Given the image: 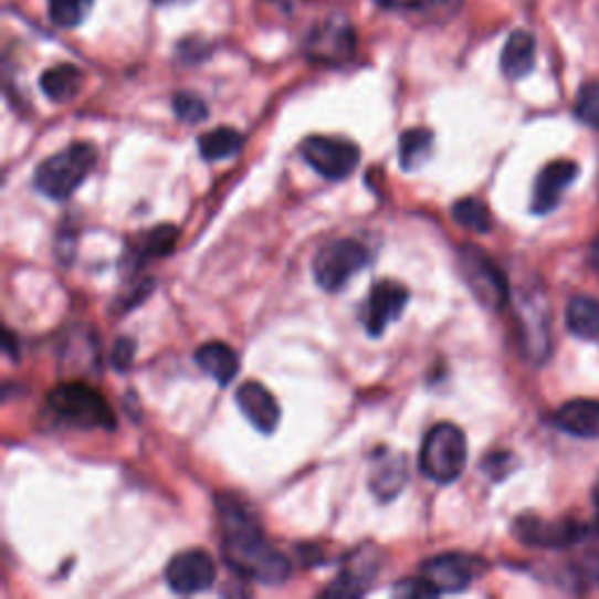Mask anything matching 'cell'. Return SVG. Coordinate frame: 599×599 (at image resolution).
Here are the masks:
<instances>
[{"mask_svg":"<svg viewBox=\"0 0 599 599\" xmlns=\"http://www.w3.org/2000/svg\"><path fill=\"white\" fill-rule=\"evenodd\" d=\"M216 511L218 521H221V550L228 567L255 584H284L293 571L288 557L267 542L261 525H258L242 498H237L234 494H221L216 498Z\"/></svg>","mask_w":599,"mask_h":599,"instance_id":"6da1fadb","label":"cell"},{"mask_svg":"<svg viewBox=\"0 0 599 599\" xmlns=\"http://www.w3.org/2000/svg\"><path fill=\"white\" fill-rule=\"evenodd\" d=\"M96 148L92 144H71L69 148L50 155L38 165L33 183L38 192H43L56 202H64L80 186H83L96 167Z\"/></svg>","mask_w":599,"mask_h":599,"instance_id":"7a4b0ae2","label":"cell"},{"mask_svg":"<svg viewBox=\"0 0 599 599\" xmlns=\"http://www.w3.org/2000/svg\"><path fill=\"white\" fill-rule=\"evenodd\" d=\"M48 406L54 417L75 429H115V414L106 398L85 382H66L50 391Z\"/></svg>","mask_w":599,"mask_h":599,"instance_id":"3957f363","label":"cell"},{"mask_svg":"<svg viewBox=\"0 0 599 599\" xmlns=\"http://www.w3.org/2000/svg\"><path fill=\"white\" fill-rule=\"evenodd\" d=\"M466 459L469 448L464 431L450 422H441L431 427L424 438L422 450H419V469H422L429 481L438 485H450L464 473Z\"/></svg>","mask_w":599,"mask_h":599,"instance_id":"277c9868","label":"cell"},{"mask_svg":"<svg viewBox=\"0 0 599 599\" xmlns=\"http://www.w3.org/2000/svg\"><path fill=\"white\" fill-rule=\"evenodd\" d=\"M370 265V251L354 242V239H339L324 249H318L312 263L314 282L328 293L345 288L349 279Z\"/></svg>","mask_w":599,"mask_h":599,"instance_id":"5b68a950","label":"cell"},{"mask_svg":"<svg viewBox=\"0 0 599 599\" xmlns=\"http://www.w3.org/2000/svg\"><path fill=\"white\" fill-rule=\"evenodd\" d=\"M459 270H462L469 291L483 307L496 312L508 303V284L504 272L481 249L464 246L459 251Z\"/></svg>","mask_w":599,"mask_h":599,"instance_id":"8992f818","label":"cell"},{"mask_svg":"<svg viewBox=\"0 0 599 599\" xmlns=\"http://www.w3.org/2000/svg\"><path fill=\"white\" fill-rule=\"evenodd\" d=\"M305 162L328 181H343L361 162V150L356 144L339 136H309L300 146Z\"/></svg>","mask_w":599,"mask_h":599,"instance_id":"52a82bcc","label":"cell"},{"mask_svg":"<svg viewBox=\"0 0 599 599\" xmlns=\"http://www.w3.org/2000/svg\"><path fill=\"white\" fill-rule=\"evenodd\" d=\"M477 569H481V560H475V557L464 553H443L424 560L419 567V576L429 581L438 595H443L466 590L473 584Z\"/></svg>","mask_w":599,"mask_h":599,"instance_id":"ba28073f","label":"cell"},{"mask_svg":"<svg viewBox=\"0 0 599 599\" xmlns=\"http://www.w3.org/2000/svg\"><path fill=\"white\" fill-rule=\"evenodd\" d=\"M167 586L176 595H195L202 592L213 586L216 581V565L211 560V555L192 548L174 555L167 569H165Z\"/></svg>","mask_w":599,"mask_h":599,"instance_id":"9c48e42d","label":"cell"},{"mask_svg":"<svg viewBox=\"0 0 599 599\" xmlns=\"http://www.w3.org/2000/svg\"><path fill=\"white\" fill-rule=\"evenodd\" d=\"M305 52L316 64H345L356 52V33L343 19H330L309 33Z\"/></svg>","mask_w":599,"mask_h":599,"instance_id":"30bf717a","label":"cell"},{"mask_svg":"<svg viewBox=\"0 0 599 599\" xmlns=\"http://www.w3.org/2000/svg\"><path fill=\"white\" fill-rule=\"evenodd\" d=\"M408 300H410V293L403 284L389 282V279L377 282L370 288L368 303L364 309V324H366L368 335L379 337L393 322H398L403 309L408 307Z\"/></svg>","mask_w":599,"mask_h":599,"instance_id":"8fae6325","label":"cell"},{"mask_svg":"<svg viewBox=\"0 0 599 599\" xmlns=\"http://www.w3.org/2000/svg\"><path fill=\"white\" fill-rule=\"evenodd\" d=\"M513 532L525 546L538 548H569L581 542L586 534V529L578 523H548L536 515L517 517Z\"/></svg>","mask_w":599,"mask_h":599,"instance_id":"7c38bea8","label":"cell"},{"mask_svg":"<svg viewBox=\"0 0 599 599\" xmlns=\"http://www.w3.org/2000/svg\"><path fill=\"white\" fill-rule=\"evenodd\" d=\"M377 569H379V550L375 546L358 548L347 557L343 571L337 574V578L324 590V595L326 597L364 595L375 581Z\"/></svg>","mask_w":599,"mask_h":599,"instance_id":"4fadbf2b","label":"cell"},{"mask_svg":"<svg viewBox=\"0 0 599 599\" xmlns=\"http://www.w3.org/2000/svg\"><path fill=\"white\" fill-rule=\"evenodd\" d=\"M578 165L571 159H555L546 165L536 176L534 195H532V211L534 213H550L560 199L565 197L567 188L576 181Z\"/></svg>","mask_w":599,"mask_h":599,"instance_id":"5bb4252c","label":"cell"},{"mask_svg":"<svg viewBox=\"0 0 599 599\" xmlns=\"http://www.w3.org/2000/svg\"><path fill=\"white\" fill-rule=\"evenodd\" d=\"M523 324V345L532 361L542 364L550 354V318L544 297H525L521 309Z\"/></svg>","mask_w":599,"mask_h":599,"instance_id":"9a60e30c","label":"cell"},{"mask_svg":"<svg viewBox=\"0 0 599 599\" xmlns=\"http://www.w3.org/2000/svg\"><path fill=\"white\" fill-rule=\"evenodd\" d=\"M234 401L258 431L261 433L276 431L279 419H282V410H279L276 398L270 393V389H265L261 382H244L237 389Z\"/></svg>","mask_w":599,"mask_h":599,"instance_id":"2e32d148","label":"cell"},{"mask_svg":"<svg viewBox=\"0 0 599 599\" xmlns=\"http://www.w3.org/2000/svg\"><path fill=\"white\" fill-rule=\"evenodd\" d=\"M408 456L401 452H379L370 469L368 485L379 502H391L408 485Z\"/></svg>","mask_w":599,"mask_h":599,"instance_id":"e0dca14e","label":"cell"},{"mask_svg":"<svg viewBox=\"0 0 599 599\" xmlns=\"http://www.w3.org/2000/svg\"><path fill=\"white\" fill-rule=\"evenodd\" d=\"M555 424L578 438H599V401L576 398L555 412Z\"/></svg>","mask_w":599,"mask_h":599,"instance_id":"ac0fdd59","label":"cell"},{"mask_svg":"<svg viewBox=\"0 0 599 599\" xmlns=\"http://www.w3.org/2000/svg\"><path fill=\"white\" fill-rule=\"evenodd\" d=\"M197 366L202 368L209 377H213L218 385L225 387L239 372V356L225 343H207L195 354Z\"/></svg>","mask_w":599,"mask_h":599,"instance_id":"d6986e66","label":"cell"},{"mask_svg":"<svg viewBox=\"0 0 599 599\" xmlns=\"http://www.w3.org/2000/svg\"><path fill=\"white\" fill-rule=\"evenodd\" d=\"M85 85V73L73 64H59L40 75V90L54 104H69Z\"/></svg>","mask_w":599,"mask_h":599,"instance_id":"ffe728a7","label":"cell"},{"mask_svg":"<svg viewBox=\"0 0 599 599\" xmlns=\"http://www.w3.org/2000/svg\"><path fill=\"white\" fill-rule=\"evenodd\" d=\"M536 59V40L527 31H515L502 52V71L511 80H523L532 73Z\"/></svg>","mask_w":599,"mask_h":599,"instance_id":"44dd1931","label":"cell"},{"mask_svg":"<svg viewBox=\"0 0 599 599\" xmlns=\"http://www.w3.org/2000/svg\"><path fill=\"white\" fill-rule=\"evenodd\" d=\"M567 328L581 339H599V303L586 295H576L567 305Z\"/></svg>","mask_w":599,"mask_h":599,"instance_id":"7402d4cb","label":"cell"},{"mask_svg":"<svg viewBox=\"0 0 599 599\" xmlns=\"http://www.w3.org/2000/svg\"><path fill=\"white\" fill-rule=\"evenodd\" d=\"M197 146L202 159H207V162H218V159L234 157L239 150H242L244 136L232 127H216L199 136Z\"/></svg>","mask_w":599,"mask_h":599,"instance_id":"603a6c76","label":"cell"},{"mask_svg":"<svg viewBox=\"0 0 599 599\" xmlns=\"http://www.w3.org/2000/svg\"><path fill=\"white\" fill-rule=\"evenodd\" d=\"M433 146V134L427 129H408L401 136V144H398V157H401V167L406 171H417L427 159L431 157Z\"/></svg>","mask_w":599,"mask_h":599,"instance_id":"cb8c5ba5","label":"cell"},{"mask_svg":"<svg viewBox=\"0 0 599 599\" xmlns=\"http://www.w3.org/2000/svg\"><path fill=\"white\" fill-rule=\"evenodd\" d=\"M178 242V230L174 225H159L153 232L146 234L141 244L136 246V265H146L157 258H165L176 249Z\"/></svg>","mask_w":599,"mask_h":599,"instance_id":"d4e9b609","label":"cell"},{"mask_svg":"<svg viewBox=\"0 0 599 599\" xmlns=\"http://www.w3.org/2000/svg\"><path fill=\"white\" fill-rule=\"evenodd\" d=\"M452 216L459 225L471 230V232L485 234L492 230V216L481 199H475V197L459 199L452 209Z\"/></svg>","mask_w":599,"mask_h":599,"instance_id":"484cf974","label":"cell"},{"mask_svg":"<svg viewBox=\"0 0 599 599\" xmlns=\"http://www.w3.org/2000/svg\"><path fill=\"white\" fill-rule=\"evenodd\" d=\"M94 0H48L50 19L59 29H75L92 12Z\"/></svg>","mask_w":599,"mask_h":599,"instance_id":"4316f807","label":"cell"},{"mask_svg":"<svg viewBox=\"0 0 599 599\" xmlns=\"http://www.w3.org/2000/svg\"><path fill=\"white\" fill-rule=\"evenodd\" d=\"M174 113L178 119H183V123L197 125L209 117V106L202 96L192 92H178L174 96Z\"/></svg>","mask_w":599,"mask_h":599,"instance_id":"83f0119b","label":"cell"},{"mask_svg":"<svg viewBox=\"0 0 599 599\" xmlns=\"http://www.w3.org/2000/svg\"><path fill=\"white\" fill-rule=\"evenodd\" d=\"M576 117L581 119L584 125L599 129V83H588L578 92Z\"/></svg>","mask_w":599,"mask_h":599,"instance_id":"f1b7e54d","label":"cell"},{"mask_svg":"<svg viewBox=\"0 0 599 599\" xmlns=\"http://www.w3.org/2000/svg\"><path fill=\"white\" fill-rule=\"evenodd\" d=\"M134 356H136V343L132 337H119L117 343L113 345V351H111V364L117 372H127L134 364Z\"/></svg>","mask_w":599,"mask_h":599,"instance_id":"f546056e","label":"cell"},{"mask_svg":"<svg viewBox=\"0 0 599 599\" xmlns=\"http://www.w3.org/2000/svg\"><path fill=\"white\" fill-rule=\"evenodd\" d=\"M393 595H401V597H435L438 590L429 581H424L422 576H419V578H414V581H412V578H406V581H401V586L393 590Z\"/></svg>","mask_w":599,"mask_h":599,"instance_id":"4dcf8cb0","label":"cell"},{"mask_svg":"<svg viewBox=\"0 0 599 599\" xmlns=\"http://www.w3.org/2000/svg\"><path fill=\"white\" fill-rule=\"evenodd\" d=\"M515 462V459H513V454H508V452H498V454H492V456H487L485 459V462H483V471L485 473H490L492 477H494V481H502V477L504 475H508L513 469H504V464H513Z\"/></svg>","mask_w":599,"mask_h":599,"instance_id":"1f68e13d","label":"cell"},{"mask_svg":"<svg viewBox=\"0 0 599 599\" xmlns=\"http://www.w3.org/2000/svg\"><path fill=\"white\" fill-rule=\"evenodd\" d=\"M157 6H186L190 0H155Z\"/></svg>","mask_w":599,"mask_h":599,"instance_id":"d6a6232c","label":"cell"},{"mask_svg":"<svg viewBox=\"0 0 599 599\" xmlns=\"http://www.w3.org/2000/svg\"><path fill=\"white\" fill-rule=\"evenodd\" d=\"M592 263H595V267H599V237H597V242L592 246Z\"/></svg>","mask_w":599,"mask_h":599,"instance_id":"836d02e7","label":"cell"},{"mask_svg":"<svg viewBox=\"0 0 599 599\" xmlns=\"http://www.w3.org/2000/svg\"><path fill=\"white\" fill-rule=\"evenodd\" d=\"M595 511H597V527H599V485L595 490Z\"/></svg>","mask_w":599,"mask_h":599,"instance_id":"e575fe53","label":"cell"}]
</instances>
